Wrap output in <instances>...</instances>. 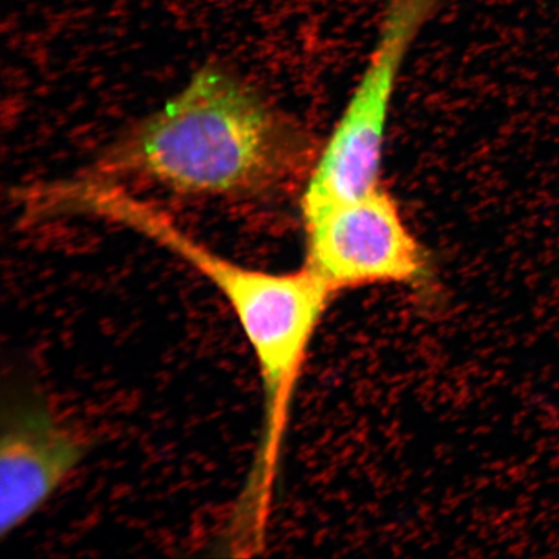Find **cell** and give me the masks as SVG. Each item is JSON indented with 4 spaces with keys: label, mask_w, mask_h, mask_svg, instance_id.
Segmentation results:
<instances>
[{
    "label": "cell",
    "mask_w": 559,
    "mask_h": 559,
    "mask_svg": "<svg viewBox=\"0 0 559 559\" xmlns=\"http://www.w3.org/2000/svg\"><path fill=\"white\" fill-rule=\"evenodd\" d=\"M85 444L39 404L13 409L0 443V533L5 537L38 512L80 465Z\"/></svg>",
    "instance_id": "5"
},
{
    "label": "cell",
    "mask_w": 559,
    "mask_h": 559,
    "mask_svg": "<svg viewBox=\"0 0 559 559\" xmlns=\"http://www.w3.org/2000/svg\"><path fill=\"white\" fill-rule=\"evenodd\" d=\"M302 218L305 265L335 295L376 284L414 285L428 274L424 250L381 186Z\"/></svg>",
    "instance_id": "4"
},
{
    "label": "cell",
    "mask_w": 559,
    "mask_h": 559,
    "mask_svg": "<svg viewBox=\"0 0 559 559\" xmlns=\"http://www.w3.org/2000/svg\"><path fill=\"white\" fill-rule=\"evenodd\" d=\"M23 192H24V190H23ZM21 198H23V193H21ZM23 205H24V199H23ZM24 207H25V205H24ZM26 212H27V210H26ZM27 214H29V213H27ZM29 215H31V214H29ZM31 216H32V215H31ZM32 218H33V216H32Z\"/></svg>",
    "instance_id": "6"
},
{
    "label": "cell",
    "mask_w": 559,
    "mask_h": 559,
    "mask_svg": "<svg viewBox=\"0 0 559 559\" xmlns=\"http://www.w3.org/2000/svg\"><path fill=\"white\" fill-rule=\"evenodd\" d=\"M444 0H386L379 40L305 188L302 215L380 187L384 130L405 53Z\"/></svg>",
    "instance_id": "3"
},
{
    "label": "cell",
    "mask_w": 559,
    "mask_h": 559,
    "mask_svg": "<svg viewBox=\"0 0 559 559\" xmlns=\"http://www.w3.org/2000/svg\"><path fill=\"white\" fill-rule=\"evenodd\" d=\"M151 236L225 297L253 349L262 380L264 419L245 500L267 510L293 396L313 334L335 293L307 265L283 274L245 267L195 240L171 216L157 219Z\"/></svg>",
    "instance_id": "2"
},
{
    "label": "cell",
    "mask_w": 559,
    "mask_h": 559,
    "mask_svg": "<svg viewBox=\"0 0 559 559\" xmlns=\"http://www.w3.org/2000/svg\"><path fill=\"white\" fill-rule=\"evenodd\" d=\"M305 153L296 124L239 75L209 64L115 140L87 174L122 185L142 180L177 193L233 198L282 183Z\"/></svg>",
    "instance_id": "1"
}]
</instances>
